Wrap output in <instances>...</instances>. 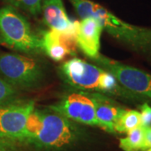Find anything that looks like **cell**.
<instances>
[{"label":"cell","instance_id":"13","mask_svg":"<svg viewBox=\"0 0 151 151\" xmlns=\"http://www.w3.org/2000/svg\"><path fill=\"white\" fill-rule=\"evenodd\" d=\"M145 136V127L139 126L129 131L125 138L120 139L119 147L124 151L143 150Z\"/></svg>","mask_w":151,"mask_h":151},{"label":"cell","instance_id":"18","mask_svg":"<svg viewBox=\"0 0 151 151\" xmlns=\"http://www.w3.org/2000/svg\"><path fill=\"white\" fill-rule=\"evenodd\" d=\"M141 126L151 127V106L148 103H142L140 106Z\"/></svg>","mask_w":151,"mask_h":151},{"label":"cell","instance_id":"3","mask_svg":"<svg viewBox=\"0 0 151 151\" xmlns=\"http://www.w3.org/2000/svg\"><path fill=\"white\" fill-rule=\"evenodd\" d=\"M86 131L80 124L50 109L42 110V127L29 146L44 151L67 150L81 143Z\"/></svg>","mask_w":151,"mask_h":151},{"label":"cell","instance_id":"6","mask_svg":"<svg viewBox=\"0 0 151 151\" xmlns=\"http://www.w3.org/2000/svg\"><path fill=\"white\" fill-rule=\"evenodd\" d=\"M91 60L95 65L110 72L126 90L145 100H151L150 73L111 59L102 54Z\"/></svg>","mask_w":151,"mask_h":151},{"label":"cell","instance_id":"2","mask_svg":"<svg viewBox=\"0 0 151 151\" xmlns=\"http://www.w3.org/2000/svg\"><path fill=\"white\" fill-rule=\"evenodd\" d=\"M58 72L62 81L74 90L99 92L134 103L145 100L124 88L110 72L77 57L61 64Z\"/></svg>","mask_w":151,"mask_h":151},{"label":"cell","instance_id":"19","mask_svg":"<svg viewBox=\"0 0 151 151\" xmlns=\"http://www.w3.org/2000/svg\"><path fill=\"white\" fill-rule=\"evenodd\" d=\"M149 148H151V127H146L143 150H146V149H149Z\"/></svg>","mask_w":151,"mask_h":151},{"label":"cell","instance_id":"14","mask_svg":"<svg viewBox=\"0 0 151 151\" xmlns=\"http://www.w3.org/2000/svg\"><path fill=\"white\" fill-rule=\"evenodd\" d=\"M141 126L140 113L134 109H126L115 125L116 134H128L135 128Z\"/></svg>","mask_w":151,"mask_h":151},{"label":"cell","instance_id":"4","mask_svg":"<svg viewBox=\"0 0 151 151\" xmlns=\"http://www.w3.org/2000/svg\"><path fill=\"white\" fill-rule=\"evenodd\" d=\"M0 42L28 55L44 53L40 37L16 9L6 5L0 9Z\"/></svg>","mask_w":151,"mask_h":151},{"label":"cell","instance_id":"5","mask_svg":"<svg viewBox=\"0 0 151 151\" xmlns=\"http://www.w3.org/2000/svg\"><path fill=\"white\" fill-rule=\"evenodd\" d=\"M0 76L18 90H33L41 86L45 72L33 57L16 53L0 54Z\"/></svg>","mask_w":151,"mask_h":151},{"label":"cell","instance_id":"7","mask_svg":"<svg viewBox=\"0 0 151 151\" xmlns=\"http://www.w3.org/2000/svg\"><path fill=\"white\" fill-rule=\"evenodd\" d=\"M48 108L77 124L98 127L94 103L89 92H67L58 102L48 106Z\"/></svg>","mask_w":151,"mask_h":151},{"label":"cell","instance_id":"8","mask_svg":"<svg viewBox=\"0 0 151 151\" xmlns=\"http://www.w3.org/2000/svg\"><path fill=\"white\" fill-rule=\"evenodd\" d=\"M34 109V100L15 99L0 104V135L23 142L25 124Z\"/></svg>","mask_w":151,"mask_h":151},{"label":"cell","instance_id":"10","mask_svg":"<svg viewBox=\"0 0 151 151\" xmlns=\"http://www.w3.org/2000/svg\"><path fill=\"white\" fill-rule=\"evenodd\" d=\"M89 92L94 103L98 127L109 134H116V123L127 108L110 96L99 92Z\"/></svg>","mask_w":151,"mask_h":151},{"label":"cell","instance_id":"17","mask_svg":"<svg viewBox=\"0 0 151 151\" xmlns=\"http://www.w3.org/2000/svg\"><path fill=\"white\" fill-rule=\"evenodd\" d=\"M0 151H29V146L23 142L0 135Z\"/></svg>","mask_w":151,"mask_h":151},{"label":"cell","instance_id":"20","mask_svg":"<svg viewBox=\"0 0 151 151\" xmlns=\"http://www.w3.org/2000/svg\"><path fill=\"white\" fill-rule=\"evenodd\" d=\"M140 151H151V148H149V149H146V150H144Z\"/></svg>","mask_w":151,"mask_h":151},{"label":"cell","instance_id":"16","mask_svg":"<svg viewBox=\"0 0 151 151\" xmlns=\"http://www.w3.org/2000/svg\"><path fill=\"white\" fill-rule=\"evenodd\" d=\"M19 90L0 76V104L9 103L17 99Z\"/></svg>","mask_w":151,"mask_h":151},{"label":"cell","instance_id":"1","mask_svg":"<svg viewBox=\"0 0 151 151\" xmlns=\"http://www.w3.org/2000/svg\"><path fill=\"white\" fill-rule=\"evenodd\" d=\"M70 2L81 19H97L104 31L151 63V28L137 26L121 20L107 9L91 0Z\"/></svg>","mask_w":151,"mask_h":151},{"label":"cell","instance_id":"12","mask_svg":"<svg viewBox=\"0 0 151 151\" xmlns=\"http://www.w3.org/2000/svg\"><path fill=\"white\" fill-rule=\"evenodd\" d=\"M41 13L50 29L76 35L77 21L69 19L62 0H43Z\"/></svg>","mask_w":151,"mask_h":151},{"label":"cell","instance_id":"15","mask_svg":"<svg viewBox=\"0 0 151 151\" xmlns=\"http://www.w3.org/2000/svg\"><path fill=\"white\" fill-rule=\"evenodd\" d=\"M7 5L12 6L26 12L34 17H37L41 13L43 0H1Z\"/></svg>","mask_w":151,"mask_h":151},{"label":"cell","instance_id":"11","mask_svg":"<svg viewBox=\"0 0 151 151\" xmlns=\"http://www.w3.org/2000/svg\"><path fill=\"white\" fill-rule=\"evenodd\" d=\"M103 29L95 18L87 17L77 21L76 40L77 46L89 59L100 54V39Z\"/></svg>","mask_w":151,"mask_h":151},{"label":"cell","instance_id":"9","mask_svg":"<svg viewBox=\"0 0 151 151\" xmlns=\"http://www.w3.org/2000/svg\"><path fill=\"white\" fill-rule=\"evenodd\" d=\"M43 52L55 61H60L67 55L76 57L77 43L75 34L50 29L42 33L40 37Z\"/></svg>","mask_w":151,"mask_h":151}]
</instances>
